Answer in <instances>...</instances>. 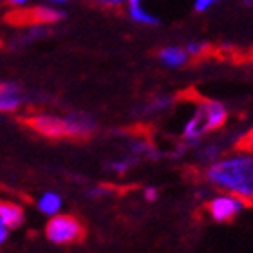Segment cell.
<instances>
[{
  "instance_id": "8992f818",
  "label": "cell",
  "mask_w": 253,
  "mask_h": 253,
  "mask_svg": "<svg viewBox=\"0 0 253 253\" xmlns=\"http://www.w3.org/2000/svg\"><path fill=\"white\" fill-rule=\"evenodd\" d=\"M246 205H248V201H244L243 197H239L235 194H224L213 197L208 203L206 210H208V213H210V217L213 221L230 222L244 210Z\"/></svg>"
},
{
  "instance_id": "5bb4252c",
  "label": "cell",
  "mask_w": 253,
  "mask_h": 253,
  "mask_svg": "<svg viewBox=\"0 0 253 253\" xmlns=\"http://www.w3.org/2000/svg\"><path fill=\"white\" fill-rule=\"evenodd\" d=\"M219 156H221V148L217 147L215 143L206 145V147H203L199 150V158L203 159V161H208V163H213V161H217V159H219Z\"/></svg>"
},
{
  "instance_id": "ffe728a7",
  "label": "cell",
  "mask_w": 253,
  "mask_h": 253,
  "mask_svg": "<svg viewBox=\"0 0 253 253\" xmlns=\"http://www.w3.org/2000/svg\"><path fill=\"white\" fill-rule=\"evenodd\" d=\"M29 0H5V4L9 5V7H24Z\"/></svg>"
},
{
  "instance_id": "7c38bea8",
  "label": "cell",
  "mask_w": 253,
  "mask_h": 253,
  "mask_svg": "<svg viewBox=\"0 0 253 253\" xmlns=\"http://www.w3.org/2000/svg\"><path fill=\"white\" fill-rule=\"evenodd\" d=\"M172 103H174V98H172V96H158V98L150 100L147 105H145V114L163 112V111H167L169 107H172Z\"/></svg>"
},
{
  "instance_id": "7a4b0ae2",
  "label": "cell",
  "mask_w": 253,
  "mask_h": 253,
  "mask_svg": "<svg viewBox=\"0 0 253 253\" xmlns=\"http://www.w3.org/2000/svg\"><path fill=\"white\" fill-rule=\"evenodd\" d=\"M24 123L38 134H42L45 137H53V139H65V137L85 139L96 132V122L82 112H71L65 118L37 114V116L26 118Z\"/></svg>"
},
{
  "instance_id": "7402d4cb",
  "label": "cell",
  "mask_w": 253,
  "mask_h": 253,
  "mask_svg": "<svg viewBox=\"0 0 253 253\" xmlns=\"http://www.w3.org/2000/svg\"><path fill=\"white\" fill-rule=\"evenodd\" d=\"M42 2H45V4H54V5H60V4H65V2H69V0H42Z\"/></svg>"
},
{
  "instance_id": "d6986e66",
  "label": "cell",
  "mask_w": 253,
  "mask_h": 253,
  "mask_svg": "<svg viewBox=\"0 0 253 253\" xmlns=\"http://www.w3.org/2000/svg\"><path fill=\"white\" fill-rule=\"evenodd\" d=\"M145 199H147V201H156V199H158V190L152 188V186L145 188Z\"/></svg>"
},
{
  "instance_id": "ba28073f",
  "label": "cell",
  "mask_w": 253,
  "mask_h": 253,
  "mask_svg": "<svg viewBox=\"0 0 253 253\" xmlns=\"http://www.w3.org/2000/svg\"><path fill=\"white\" fill-rule=\"evenodd\" d=\"M158 60L161 65L169 69H181L190 62V56L185 47L181 45H165L158 51Z\"/></svg>"
},
{
  "instance_id": "8fae6325",
  "label": "cell",
  "mask_w": 253,
  "mask_h": 253,
  "mask_svg": "<svg viewBox=\"0 0 253 253\" xmlns=\"http://www.w3.org/2000/svg\"><path fill=\"white\" fill-rule=\"evenodd\" d=\"M38 208H40L43 213L54 215V213H58V210L62 208V199H60V195L47 192V194L42 195V199L38 201Z\"/></svg>"
},
{
  "instance_id": "277c9868",
  "label": "cell",
  "mask_w": 253,
  "mask_h": 253,
  "mask_svg": "<svg viewBox=\"0 0 253 253\" xmlns=\"http://www.w3.org/2000/svg\"><path fill=\"white\" fill-rule=\"evenodd\" d=\"M65 18V11L58 9L56 5H33V7H13L11 13L5 15V22L13 26H47L54 22H62Z\"/></svg>"
},
{
  "instance_id": "e0dca14e",
  "label": "cell",
  "mask_w": 253,
  "mask_h": 253,
  "mask_svg": "<svg viewBox=\"0 0 253 253\" xmlns=\"http://www.w3.org/2000/svg\"><path fill=\"white\" fill-rule=\"evenodd\" d=\"M237 148L239 150H246V152H252L253 154V128L248 130L244 134L241 139L237 141Z\"/></svg>"
},
{
  "instance_id": "ac0fdd59",
  "label": "cell",
  "mask_w": 253,
  "mask_h": 253,
  "mask_svg": "<svg viewBox=\"0 0 253 253\" xmlns=\"http://www.w3.org/2000/svg\"><path fill=\"white\" fill-rule=\"evenodd\" d=\"M217 2H219V0H195L194 9H195V13H206V11L211 9Z\"/></svg>"
},
{
  "instance_id": "9a60e30c",
  "label": "cell",
  "mask_w": 253,
  "mask_h": 253,
  "mask_svg": "<svg viewBox=\"0 0 253 253\" xmlns=\"http://www.w3.org/2000/svg\"><path fill=\"white\" fill-rule=\"evenodd\" d=\"M136 161H137V158H126V159H122V161H112V163L109 165V169L118 172V174H123V172H126Z\"/></svg>"
},
{
  "instance_id": "603a6c76",
  "label": "cell",
  "mask_w": 253,
  "mask_h": 253,
  "mask_svg": "<svg viewBox=\"0 0 253 253\" xmlns=\"http://www.w3.org/2000/svg\"><path fill=\"white\" fill-rule=\"evenodd\" d=\"M244 5H253V0H243Z\"/></svg>"
},
{
  "instance_id": "9c48e42d",
  "label": "cell",
  "mask_w": 253,
  "mask_h": 253,
  "mask_svg": "<svg viewBox=\"0 0 253 253\" xmlns=\"http://www.w3.org/2000/svg\"><path fill=\"white\" fill-rule=\"evenodd\" d=\"M126 15L132 22H136L139 26H159V18L156 15H152L150 11L143 5V0H128L125 5Z\"/></svg>"
},
{
  "instance_id": "5b68a950",
  "label": "cell",
  "mask_w": 253,
  "mask_h": 253,
  "mask_svg": "<svg viewBox=\"0 0 253 253\" xmlns=\"http://www.w3.org/2000/svg\"><path fill=\"white\" fill-rule=\"evenodd\" d=\"M45 235L54 244H74L85 239V228L74 215L62 213L47 222Z\"/></svg>"
},
{
  "instance_id": "6da1fadb",
  "label": "cell",
  "mask_w": 253,
  "mask_h": 253,
  "mask_svg": "<svg viewBox=\"0 0 253 253\" xmlns=\"http://www.w3.org/2000/svg\"><path fill=\"white\" fill-rule=\"evenodd\" d=\"M208 183L244 201H253V154L239 150L210 163L205 172Z\"/></svg>"
},
{
  "instance_id": "44dd1931",
  "label": "cell",
  "mask_w": 253,
  "mask_h": 253,
  "mask_svg": "<svg viewBox=\"0 0 253 253\" xmlns=\"http://www.w3.org/2000/svg\"><path fill=\"white\" fill-rule=\"evenodd\" d=\"M5 239H7V226H5L4 222L0 221V244L4 243Z\"/></svg>"
},
{
  "instance_id": "2e32d148",
  "label": "cell",
  "mask_w": 253,
  "mask_h": 253,
  "mask_svg": "<svg viewBox=\"0 0 253 253\" xmlns=\"http://www.w3.org/2000/svg\"><path fill=\"white\" fill-rule=\"evenodd\" d=\"M90 4L100 5V7H105V9H122L125 7L128 0H89Z\"/></svg>"
},
{
  "instance_id": "4fadbf2b",
  "label": "cell",
  "mask_w": 253,
  "mask_h": 253,
  "mask_svg": "<svg viewBox=\"0 0 253 253\" xmlns=\"http://www.w3.org/2000/svg\"><path fill=\"white\" fill-rule=\"evenodd\" d=\"M185 49L190 58L199 60V58H203V56H206V53L210 51V45L205 42H188L185 45Z\"/></svg>"
},
{
  "instance_id": "30bf717a",
  "label": "cell",
  "mask_w": 253,
  "mask_h": 253,
  "mask_svg": "<svg viewBox=\"0 0 253 253\" xmlns=\"http://www.w3.org/2000/svg\"><path fill=\"white\" fill-rule=\"evenodd\" d=\"M24 210L22 206H18L16 203H11V201L0 199V221L4 222L7 228H18L24 224Z\"/></svg>"
},
{
  "instance_id": "3957f363",
  "label": "cell",
  "mask_w": 253,
  "mask_h": 253,
  "mask_svg": "<svg viewBox=\"0 0 253 253\" xmlns=\"http://www.w3.org/2000/svg\"><path fill=\"white\" fill-rule=\"evenodd\" d=\"M228 122V109L224 103L215 100H199L194 114L183 126V139L188 145L199 143L208 132L219 130Z\"/></svg>"
},
{
  "instance_id": "52a82bcc",
  "label": "cell",
  "mask_w": 253,
  "mask_h": 253,
  "mask_svg": "<svg viewBox=\"0 0 253 253\" xmlns=\"http://www.w3.org/2000/svg\"><path fill=\"white\" fill-rule=\"evenodd\" d=\"M24 103L22 89L16 84L4 82L0 84V112H15Z\"/></svg>"
}]
</instances>
